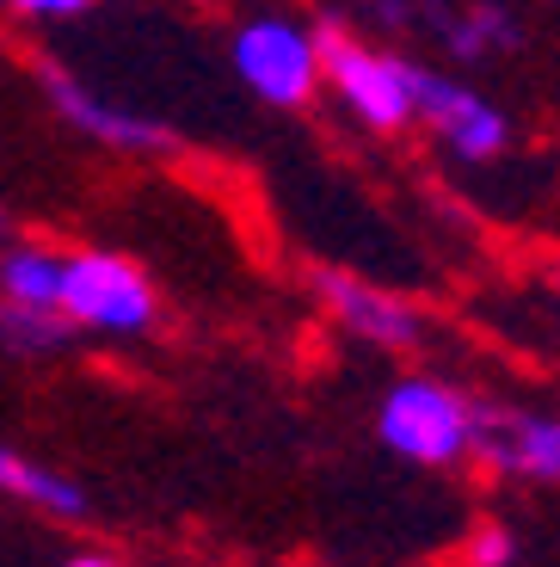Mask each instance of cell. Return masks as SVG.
<instances>
[{
  "label": "cell",
  "instance_id": "cell-1",
  "mask_svg": "<svg viewBox=\"0 0 560 567\" xmlns=\"http://www.w3.org/2000/svg\"><path fill=\"white\" fill-rule=\"evenodd\" d=\"M62 315H69L81 333H112V340H136L148 333L160 315V297L148 271L124 254H62Z\"/></svg>",
  "mask_w": 560,
  "mask_h": 567
},
{
  "label": "cell",
  "instance_id": "cell-2",
  "mask_svg": "<svg viewBox=\"0 0 560 567\" xmlns=\"http://www.w3.org/2000/svg\"><path fill=\"white\" fill-rule=\"evenodd\" d=\"M314 50H321V86H333L345 112L370 130H401L413 117V69L370 43H357L339 19H326L314 31Z\"/></svg>",
  "mask_w": 560,
  "mask_h": 567
},
{
  "label": "cell",
  "instance_id": "cell-3",
  "mask_svg": "<svg viewBox=\"0 0 560 567\" xmlns=\"http://www.w3.org/2000/svg\"><path fill=\"white\" fill-rule=\"evenodd\" d=\"M376 439L406 463L444 468L456 456H468V401L437 377H406L382 395Z\"/></svg>",
  "mask_w": 560,
  "mask_h": 567
},
{
  "label": "cell",
  "instance_id": "cell-4",
  "mask_svg": "<svg viewBox=\"0 0 560 567\" xmlns=\"http://www.w3.org/2000/svg\"><path fill=\"white\" fill-rule=\"evenodd\" d=\"M235 74L259 93L266 105H295L314 100V86H321V50L302 25L290 19H247L235 31Z\"/></svg>",
  "mask_w": 560,
  "mask_h": 567
},
{
  "label": "cell",
  "instance_id": "cell-5",
  "mask_svg": "<svg viewBox=\"0 0 560 567\" xmlns=\"http://www.w3.org/2000/svg\"><path fill=\"white\" fill-rule=\"evenodd\" d=\"M38 81L43 93H50V105H56V117L69 130H81V136L105 142V148H124V155H167L173 142V124H160V117L136 112V105H117L105 100L98 86H86L74 69H62V62H38Z\"/></svg>",
  "mask_w": 560,
  "mask_h": 567
},
{
  "label": "cell",
  "instance_id": "cell-6",
  "mask_svg": "<svg viewBox=\"0 0 560 567\" xmlns=\"http://www.w3.org/2000/svg\"><path fill=\"white\" fill-rule=\"evenodd\" d=\"M468 456L492 475L560 482V420L554 413H511L468 401Z\"/></svg>",
  "mask_w": 560,
  "mask_h": 567
},
{
  "label": "cell",
  "instance_id": "cell-7",
  "mask_svg": "<svg viewBox=\"0 0 560 567\" xmlns=\"http://www.w3.org/2000/svg\"><path fill=\"white\" fill-rule=\"evenodd\" d=\"M413 117H425L468 161H487L505 148V117L487 100H475L463 81H444L432 69H413Z\"/></svg>",
  "mask_w": 560,
  "mask_h": 567
},
{
  "label": "cell",
  "instance_id": "cell-8",
  "mask_svg": "<svg viewBox=\"0 0 560 567\" xmlns=\"http://www.w3.org/2000/svg\"><path fill=\"white\" fill-rule=\"evenodd\" d=\"M314 290H321V302L357 333V340L394 346V352L419 346L425 327H419V309H413V302L388 297V290H376V284H364V278H345V271H314Z\"/></svg>",
  "mask_w": 560,
  "mask_h": 567
},
{
  "label": "cell",
  "instance_id": "cell-9",
  "mask_svg": "<svg viewBox=\"0 0 560 567\" xmlns=\"http://www.w3.org/2000/svg\"><path fill=\"white\" fill-rule=\"evenodd\" d=\"M0 494L25 499L31 512H50V518H86V494H81V487H74L69 475H56V468L19 456L13 444H0Z\"/></svg>",
  "mask_w": 560,
  "mask_h": 567
},
{
  "label": "cell",
  "instance_id": "cell-10",
  "mask_svg": "<svg viewBox=\"0 0 560 567\" xmlns=\"http://www.w3.org/2000/svg\"><path fill=\"white\" fill-rule=\"evenodd\" d=\"M0 302L25 309H62V254L43 241L0 247Z\"/></svg>",
  "mask_w": 560,
  "mask_h": 567
},
{
  "label": "cell",
  "instance_id": "cell-11",
  "mask_svg": "<svg viewBox=\"0 0 560 567\" xmlns=\"http://www.w3.org/2000/svg\"><path fill=\"white\" fill-rule=\"evenodd\" d=\"M81 327L69 321L62 309H25V302H0V346H13V352L38 358V352H56L69 346Z\"/></svg>",
  "mask_w": 560,
  "mask_h": 567
},
{
  "label": "cell",
  "instance_id": "cell-12",
  "mask_svg": "<svg viewBox=\"0 0 560 567\" xmlns=\"http://www.w3.org/2000/svg\"><path fill=\"white\" fill-rule=\"evenodd\" d=\"M511 561H518V537L505 525H480L463 543V567H511Z\"/></svg>",
  "mask_w": 560,
  "mask_h": 567
},
{
  "label": "cell",
  "instance_id": "cell-13",
  "mask_svg": "<svg viewBox=\"0 0 560 567\" xmlns=\"http://www.w3.org/2000/svg\"><path fill=\"white\" fill-rule=\"evenodd\" d=\"M19 19H31V25H62V19H81L93 0H7Z\"/></svg>",
  "mask_w": 560,
  "mask_h": 567
},
{
  "label": "cell",
  "instance_id": "cell-14",
  "mask_svg": "<svg viewBox=\"0 0 560 567\" xmlns=\"http://www.w3.org/2000/svg\"><path fill=\"white\" fill-rule=\"evenodd\" d=\"M62 567H117V561H105V555H74V561H62Z\"/></svg>",
  "mask_w": 560,
  "mask_h": 567
},
{
  "label": "cell",
  "instance_id": "cell-15",
  "mask_svg": "<svg viewBox=\"0 0 560 567\" xmlns=\"http://www.w3.org/2000/svg\"><path fill=\"white\" fill-rule=\"evenodd\" d=\"M0 247H7V216H0Z\"/></svg>",
  "mask_w": 560,
  "mask_h": 567
}]
</instances>
